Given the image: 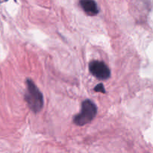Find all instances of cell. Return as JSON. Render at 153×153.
<instances>
[{
  "label": "cell",
  "instance_id": "cell-5",
  "mask_svg": "<svg viewBox=\"0 0 153 153\" xmlns=\"http://www.w3.org/2000/svg\"><path fill=\"white\" fill-rule=\"evenodd\" d=\"M94 91H95L96 92H102L104 93V94L105 93V90L104 86H103V85L102 83L97 85V86H96V88H94Z\"/></svg>",
  "mask_w": 153,
  "mask_h": 153
},
{
  "label": "cell",
  "instance_id": "cell-1",
  "mask_svg": "<svg viewBox=\"0 0 153 153\" xmlns=\"http://www.w3.org/2000/svg\"><path fill=\"white\" fill-rule=\"evenodd\" d=\"M25 100L28 107L34 113H38L43 106V97L40 90L35 84L30 79L26 81V91L25 94Z\"/></svg>",
  "mask_w": 153,
  "mask_h": 153
},
{
  "label": "cell",
  "instance_id": "cell-4",
  "mask_svg": "<svg viewBox=\"0 0 153 153\" xmlns=\"http://www.w3.org/2000/svg\"><path fill=\"white\" fill-rule=\"evenodd\" d=\"M80 5L84 11L90 16H95L100 12L98 5L94 0H80Z\"/></svg>",
  "mask_w": 153,
  "mask_h": 153
},
{
  "label": "cell",
  "instance_id": "cell-6",
  "mask_svg": "<svg viewBox=\"0 0 153 153\" xmlns=\"http://www.w3.org/2000/svg\"><path fill=\"white\" fill-rule=\"evenodd\" d=\"M7 0H0V2H4V1H7ZM14 1H16V0H14Z\"/></svg>",
  "mask_w": 153,
  "mask_h": 153
},
{
  "label": "cell",
  "instance_id": "cell-2",
  "mask_svg": "<svg viewBox=\"0 0 153 153\" xmlns=\"http://www.w3.org/2000/svg\"><path fill=\"white\" fill-rule=\"evenodd\" d=\"M97 113V108L91 100H87L82 102L81 112L76 115L73 122L76 125L82 126L91 123Z\"/></svg>",
  "mask_w": 153,
  "mask_h": 153
},
{
  "label": "cell",
  "instance_id": "cell-3",
  "mask_svg": "<svg viewBox=\"0 0 153 153\" xmlns=\"http://www.w3.org/2000/svg\"><path fill=\"white\" fill-rule=\"evenodd\" d=\"M89 70L91 74L100 80H105L111 76L108 67L102 61H94L90 63Z\"/></svg>",
  "mask_w": 153,
  "mask_h": 153
}]
</instances>
